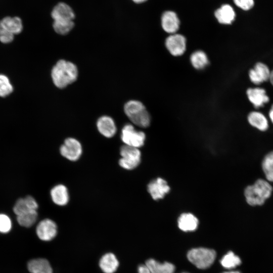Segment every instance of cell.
I'll return each mask as SVG.
<instances>
[{
    "label": "cell",
    "instance_id": "6da1fadb",
    "mask_svg": "<svg viewBox=\"0 0 273 273\" xmlns=\"http://www.w3.org/2000/svg\"><path fill=\"white\" fill-rule=\"evenodd\" d=\"M51 76L55 86L63 88L76 80L78 69L74 63L60 60L53 67Z\"/></svg>",
    "mask_w": 273,
    "mask_h": 273
},
{
    "label": "cell",
    "instance_id": "7a4b0ae2",
    "mask_svg": "<svg viewBox=\"0 0 273 273\" xmlns=\"http://www.w3.org/2000/svg\"><path fill=\"white\" fill-rule=\"evenodd\" d=\"M272 191V187L268 181L258 179L254 185L246 188L244 195L250 205H262L270 196Z\"/></svg>",
    "mask_w": 273,
    "mask_h": 273
},
{
    "label": "cell",
    "instance_id": "3957f363",
    "mask_svg": "<svg viewBox=\"0 0 273 273\" xmlns=\"http://www.w3.org/2000/svg\"><path fill=\"white\" fill-rule=\"evenodd\" d=\"M124 111L131 122L135 125L142 128L150 125V114L141 102L137 100L128 101L124 106Z\"/></svg>",
    "mask_w": 273,
    "mask_h": 273
},
{
    "label": "cell",
    "instance_id": "277c9868",
    "mask_svg": "<svg viewBox=\"0 0 273 273\" xmlns=\"http://www.w3.org/2000/svg\"><path fill=\"white\" fill-rule=\"evenodd\" d=\"M23 29L21 19L18 17H6L0 20V41L4 43L12 42L15 34Z\"/></svg>",
    "mask_w": 273,
    "mask_h": 273
},
{
    "label": "cell",
    "instance_id": "5b68a950",
    "mask_svg": "<svg viewBox=\"0 0 273 273\" xmlns=\"http://www.w3.org/2000/svg\"><path fill=\"white\" fill-rule=\"evenodd\" d=\"M187 257L197 268L206 269L214 262L216 258V252L214 250L208 248H194L188 252Z\"/></svg>",
    "mask_w": 273,
    "mask_h": 273
},
{
    "label": "cell",
    "instance_id": "8992f818",
    "mask_svg": "<svg viewBox=\"0 0 273 273\" xmlns=\"http://www.w3.org/2000/svg\"><path fill=\"white\" fill-rule=\"evenodd\" d=\"M120 154L121 158L119 164L124 169H133L141 162V153L139 148L124 145L120 148Z\"/></svg>",
    "mask_w": 273,
    "mask_h": 273
},
{
    "label": "cell",
    "instance_id": "52a82bcc",
    "mask_svg": "<svg viewBox=\"0 0 273 273\" xmlns=\"http://www.w3.org/2000/svg\"><path fill=\"white\" fill-rule=\"evenodd\" d=\"M121 138L124 145L139 148L144 145L146 135L135 130L132 125L126 124L122 129Z\"/></svg>",
    "mask_w": 273,
    "mask_h": 273
},
{
    "label": "cell",
    "instance_id": "ba28073f",
    "mask_svg": "<svg viewBox=\"0 0 273 273\" xmlns=\"http://www.w3.org/2000/svg\"><path fill=\"white\" fill-rule=\"evenodd\" d=\"M165 44L169 53L177 57L183 55L185 52L187 40L184 35L176 33L170 34L166 38Z\"/></svg>",
    "mask_w": 273,
    "mask_h": 273
},
{
    "label": "cell",
    "instance_id": "9c48e42d",
    "mask_svg": "<svg viewBox=\"0 0 273 273\" xmlns=\"http://www.w3.org/2000/svg\"><path fill=\"white\" fill-rule=\"evenodd\" d=\"M60 153L69 160H77L82 154V147L80 142L75 139H66L60 149Z\"/></svg>",
    "mask_w": 273,
    "mask_h": 273
},
{
    "label": "cell",
    "instance_id": "30bf717a",
    "mask_svg": "<svg viewBox=\"0 0 273 273\" xmlns=\"http://www.w3.org/2000/svg\"><path fill=\"white\" fill-rule=\"evenodd\" d=\"M36 232L40 240L44 241H51L57 235V224L50 219H43L38 223Z\"/></svg>",
    "mask_w": 273,
    "mask_h": 273
},
{
    "label": "cell",
    "instance_id": "8fae6325",
    "mask_svg": "<svg viewBox=\"0 0 273 273\" xmlns=\"http://www.w3.org/2000/svg\"><path fill=\"white\" fill-rule=\"evenodd\" d=\"M270 71L266 64L257 62L249 71V79L253 83L260 84L269 80Z\"/></svg>",
    "mask_w": 273,
    "mask_h": 273
},
{
    "label": "cell",
    "instance_id": "7c38bea8",
    "mask_svg": "<svg viewBox=\"0 0 273 273\" xmlns=\"http://www.w3.org/2000/svg\"><path fill=\"white\" fill-rule=\"evenodd\" d=\"M147 189L152 198L157 200L162 199L169 192L170 187L164 179L158 177L150 182Z\"/></svg>",
    "mask_w": 273,
    "mask_h": 273
},
{
    "label": "cell",
    "instance_id": "4fadbf2b",
    "mask_svg": "<svg viewBox=\"0 0 273 273\" xmlns=\"http://www.w3.org/2000/svg\"><path fill=\"white\" fill-rule=\"evenodd\" d=\"M247 96L249 101L256 108L264 106L269 101L266 90L261 87L249 88L246 91Z\"/></svg>",
    "mask_w": 273,
    "mask_h": 273
},
{
    "label": "cell",
    "instance_id": "5bb4252c",
    "mask_svg": "<svg viewBox=\"0 0 273 273\" xmlns=\"http://www.w3.org/2000/svg\"><path fill=\"white\" fill-rule=\"evenodd\" d=\"M179 20L176 14L171 11L164 12L161 17V25L163 29L170 34L176 33L179 29Z\"/></svg>",
    "mask_w": 273,
    "mask_h": 273
},
{
    "label": "cell",
    "instance_id": "9a60e30c",
    "mask_svg": "<svg viewBox=\"0 0 273 273\" xmlns=\"http://www.w3.org/2000/svg\"><path fill=\"white\" fill-rule=\"evenodd\" d=\"M38 205L35 199L31 196L20 198L15 203L13 207V211L17 215L25 213L31 211L37 210Z\"/></svg>",
    "mask_w": 273,
    "mask_h": 273
},
{
    "label": "cell",
    "instance_id": "2e32d148",
    "mask_svg": "<svg viewBox=\"0 0 273 273\" xmlns=\"http://www.w3.org/2000/svg\"><path fill=\"white\" fill-rule=\"evenodd\" d=\"M51 16L54 21L73 20L75 14L72 8L64 3L58 4L53 9Z\"/></svg>",
    "mask_w": 273,
    "mask_h": 273
},
{
    "label": "cell",
    "instance_id": "e0dca14e",
    "mask_svg": "<svg viewBox=\"0 0 273 273\" xmlns=\"http://www.w3.org/2000/svg\"><path fill=\"white\" fill-rule=\"evenodd\" d=\"M98 130L103 136L110 138L116 132V126L114 120L110 116H103L100 117L97 122Z\"/></svg>",
    "mask_w": 273,
    "mask_h": 273
},
{
    "label": "cell",
    "instance_id": "ac0fdd59",
    "mask_svg": "<svg viewBox=\"0 0 273 273\" xmlns=\"http://www.w3.org/2000/svg\"><path fill=\"white\" fill-rule=\"evenodd\" d=\"M214 15L219 23L222 24H231L235 19L236 14L232 7L225 4L217 9Z\"/></svg>",
    "mask_w": 273,
    "mask_h": 273
},
{
    "label": "cell",
    "instance_id": "d6986e66",
    "mask_svg": "<svg viewBox=\"0 0 273 273\" xmlns=\"http://www.w3.org/2000/svg\"><path fill=\"white\" fill-rule=\"evenodd\" d=\"M50 195L53 202L59 206L66 205L69 199L67 188L63 185L59 184L54 187L50 191Z\"/></svg>",
    "mask_w": 273,
    "mask_h": 273
},
{
    "label": "cell",
    "instance_id": "ffe728a7",
    "mask_svg": "<svg viewBox=\"0 0 273 273\" xmlns=\"http://www.w3.org/2000/svg\"><path fill=\"white\" fill-rule=\"evenodd\" d=\"M118 266V260L112 253L105 254L99 261V266L104 273H114Z\"/></svg>",
    "mask_w": 273,
    "mask_h": 273
},
{
    "label": "cell",
    "instance_id": "44dd1931",
    "mask_svg": "<svg viewBox=\"0 0 273 273\" xmlns=\"http://www.w3.org/2000/svg\"><path fill=\"white\" fill-rule=\"evenodd\" d=\"M145 265L151 273H174V265L168 262L160 263L154 259L146 261Z\"/></svg>",
    "mask_w": 273,
    "mask_h": 273
},
{
    "label": "cell",
    "instance_id": "7402d4cb",
    "mask_svg": "<svg viewBox=\"0 0 273 273\" xmlns=\"http://www.w3.org/2000/svg\"><path fill=\"white\" fill-rule=\"evenodd\" d=\"M198 220L193 214L189 213L181 214L178 219V228L184 232H192L197 229Z\"/></svg>",
    "mask_w": 273,
    "mask_h": 273
},
{
    "label": "cell",
    "instance_id": "603a6c76",
    "mask_svg": "<svg viewBox=\"0 0 273 273\" xmlns=\"http://www.w3.org/2000/svg\"><path fill=\"white\" fill-rule=\"evenodd\" d=\"M31 273H53L49 262L44 258H36L30 260L27 264Z\"/></svg>",
    "mask_w": 273,
    "mask_h": 273
},
{
    "label": "cell",
    "instance_id": "cb8c5ba5",
    "mask_svg": "<svg viewBox=\"0 0 273 273\" xmlns=\"http://www.w3.org/2000/svg\"><path fill=\"white\" fill-rule=\"evenodd\" d=\"M249 124L261 131H265L268 127V123L266 117L258 111L251 112L247 117Z\"/></svg>",
    "mask_w": 273,
    "mask_h": 273
},
{
    "label": "cell",
    "instance_id": "d4e9b609",
    "mask_svg": "<svg viewBox=\"0 0 273 273\" xmlns=\"http://www.w3.org/2000/svg\"><path fill=\"white\" fill-rule=\"evenodd\" d=\"M190 62L193 67L197 70L203 69L209 64L206 54L202 50L194 52L190 56Z\"/></svg>",
    "mask_w": 273,
    "mask_h": 273
},
{
    "label": "cell",
    "instance_id": "484cf974",
    "mask_svg": "<svg viewBox=\"0 0 273 273\" xmlns=\"http://www.w3.org/2000/svg\"><path fill=\"white\" fill-rule=\"evenodd\" d=\"M37 218V210L31 211L17 216V220L19 224L26 228H29L33 225Z\"/></svg>",
    "mask_w": 273,
    "mask_h": 273
},
{
    "label": "cell",
    "instance_id": "4316f807",
    "mask_svg": "<svg viewBox=\"0 0 273 273\" xmlns=\"http://www.w3.org/2000/svg\"><path fill=\"white\" fill-rule=\"evenodd\" d=\"M241 263V260L239 257L232 251L228 252L220 260L221 265L227 269L234 268L239 265Z\"/></svg>",
    "mask_w": 273,
    "mask_h": 273
},
{
    "label": "cell",
    "instance_id": "83f0119b",
    "mask_svg": "<svg viewBox=\"0 0 273 273\" xmlns=\"http://www.w3.org/2000/svg\"><path fill=\"white\" fill-rule=\"evenodd\" d=\"M262 167L266 179L273 182V151L267 154L263 158Z\"/></svg>",
    "mask_w": 273,
    "mask_h": 273
},
{
    "label": "cell",
    "instance_id": "f1b7e54d",
    "mask_svg": "<svg viewBox=\"0 0 273 273\" xmlns=\"http://www.w3.org/2000/svg\"><path fill=\"white\" fill-rule=\"evenodd\" d=\"M53 28L56 32L61 35L68 34L73 28V21H54Z\"/></svg>",
    "mask_w": 273,
    "mask_h": 273
},
{
    "label": "cell",
    "instance_id": "f546056e",
    "mask_svg": "<svg viewBox=\"0 0 273 273\" xmlns=\"http://www.w3.org/2000/svg\"><path fill=\"white\" fill-rule=\"evenodd\" d=\"M13 90L12 85L7 76L0 74V97H5L10 95Z\"/></svg>",
    "mask_w": 273,
    "mask_h": 273
},
{
    "label": "cell",
    "instance_id": "4dcf8cb0",
    "mask_svg": "<svg viewBox=\"0 0 273 273\" xmlns=\"http://www.w3.org/2000/svg\"><path fill=\"white\" fill-rule=\"evenodd\" d=\"M12 228V221L10 218L6 214L0 213V232L8 233Z\"/></svg>",
    "mask_w": 273,
    "mask_h": 273
},
{
    "label": "cell",
    "instance_id": "1f68e13d",
    "mask_svg": "<svg viewBox=\"0 0 273 273\" xmlns=\"http://www.w3.org/2000/svg\"><path fill=\"white\" fill-rule=\"evenodd\" d=\"M235 5L243 10H249L254 6V0H234Z\"/></svg>",
    "mask_w": 273,
    "mask_h": 273
},
{
    "label": "cell",
    "instance_id": "d6a6232c",
    "mask_svg": "<svg viewBox=\"0 0 273 273\" xmlns=\"http://www.w3.org/2000/svg\"><path fill=\"white\" fill-rule=\"evenodd\" d=\"M138 273H151L146 266L144 264H142L138 267Z\"/></svg>",
    "mask_w": 273,
    "mask_h": 273
},
{
    "label": "cell",
    "instance_id": "836d02e7",
    "mask_svg": "<svg viewBox=\"0 0 273 273\" xmlns=\"http://www.w3.org/2000/svg\"><path fill=\"white\" fill-rule=\"evenodd\" d=\"M268 115L271 121L273 123V104L271 106L270 109L269 111Z\"/></svg>",
    "mask_w": 273,
    "mask_h": 273
},
{
    "label": "cell",
    "instance_id": "e575fe53",
    "mask_svg": "<svg viewBox=\"0 0 273 273\" xmlns=\"http://www.w3.org/2000/svg\"><path fill=\"white\" fill-rule=\"evenodd\" d=\"M269 80L270 81L271 84L273 86V70H272L270 71V74Z\"/></svg>",
    "mask_w": 273,
    "mask_h": 273
},
{
    "label": "cell",
    "instance_id": "d590c367",
    "mask_svg": "<svg viewBox=\"0 0 273 273\" xmlns=\"http://www.w3.org/2000/svg\"><path fill=\"white\" fill-rule=\"evenodd\" d=\"M133 2L135 3H138V4H139V3H142L143 2H146L147 0H132Z\"/></svg>",
    "mask_w": 273,
    "mask_h": 273
},
{
    "label": "cell",
    "instance_id": "8d00e7d4",
    "mask_svg": "<svg viewBox=\"0 0 273 273\" xmlns=\"http://www.w3.org/2000/svg\"><path fill=\"white\" fill-rule=\"evenodd\" d=\"M222 273H240V272L238 271H225Z\"/></svg>",
    "mask_w": 273,
    "mask_h": 273
},
{
    "label": "cell",
    "instance_id": "74e56055",
    "mask_svg": "<svg viewBox=\"0 0 273 273\" xmlns=\"http://www.w3.org/2000/svg\"><path fill=\"white\" fill-rule=\"evenodd\" d=\"M182 273H188V272H182Z\"/></svg>",
    "mask_w": 273,
    "mask_h": 273
}]
</instances>
